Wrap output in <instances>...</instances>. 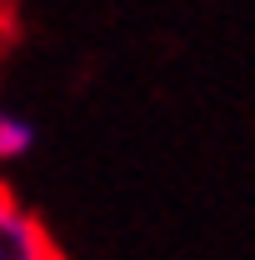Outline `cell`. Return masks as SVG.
<instances>
[{"label": "cell", "instance_id": "1", "mask_svg": "<svg viewBox=\"0 0 255 260\" xmlns=\"http://www.w3.org/2000/svg\"><path fill=\"white\" fill-rule=\"evenodd\" d=\"M55 250L50 230L10 185H0V260H45Z\"/></svg>", "mask_w": 255, "mask_h": 260}, {"label": "cell", "instance_id": "2", "mask_svg": "<svg viewBox=\"0 0 255 260\" xmlns=\"http://www.w3.org/2000/svg\"><path fill=\"white\" fill-rule=\"evenodd\" d=\"M35 140H40V130H35L30 115H20V110H0V165L25 160V155L35 150Z\"/></svg>", "mask_w": 255, "mask_h": 260}, {"label": "cell", "instance_id": "3", "mask_svg": "<svg viewBox=\"0 0 255 260\" xmlns=\"http://www.w3.org/2000/svg\"><path fill=\"white\" fill-rule=\"evenodd\" d=\"M45 260H65V255H60V250H50V255H45Z\"/></svg>", "mask_w": 255, "mask_h": 260}]
</instances>
